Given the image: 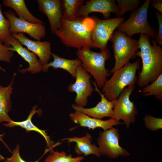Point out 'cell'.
<instances>
[{
    "label": "cell",
    "instance_id": "6da1fadb",
    "mask_svg": "<svg viewBox=\"0 0 162 162\" xmlns=\"http://www.w3.org/2000/svg\"><path fill=\"white\" fill-rule=\"evenodd\" d=\"M94 23L92 17H77L70 21L62 16L60 26L55 34L67 47L90 49L92 47L91 36Z\"/></svg>",
    "mask_w": 162,
    "mask_h": 162
},
{
    "label": "cell",
    "instance_id": "7a4b0ae2",
    "mask_svg": "<svg viewBox=\"0 0 162 162\" xmlns=\"http://www.w3.org/2000/svg\"><path fill=\"white\" fill-rule=\"evenodd\" d=\"M76 55L83 69L94 77L98 87L102 88L111 74L105 67V62L111 57L109 49L99 52L83 47L77 50Z\"/></svg>",
    "mask_w": 162,
    "mask_h": 162
},
{
    "label": "cell",
    "instance_id": "3957f363",
    "mask_svg": "<svg viewBox=\"0 0 162 162\" xmlns=\"http://www.w3.org/2000/svg\"><path fill=\"white\" fill-rule=\"evenodd\" d=\"M140 68V60L138 59L116 71L105 82L102 88V94L109 100L116 99L125 88L135 84L137 80L136 73Z\"/></svg>",
    "mask_w": 162,
    "mask_h": 162
},
{
    "label": "cell",
    "instance_id": "277c9868",
    "mask_svg": "<svg viewBox=\"0 0 162 162\" xmlns=\"http://www.w3.org/2000/svg\"><path fill=\"white\" fill-rule=\"evenodd\" d=\"M152 50L143 53L137 51L136 54L142 62V69L137 81L138 86L141 88L152 82L162 74V48L155 40H152Z\"/></svg>",
    "mask_w": 162,
    "mask_h": 162
},
{
    "label": "cell",
    "instance_id": "5b68a950",
    "mask_svg": "<svg viewBox=\"0 0 162 162\" xmlns=\"http://www.w3.org/2000/svg\"><path fill=\"white\" fill-rule=\"evenodd\" d=\"M115 60L114 65L109 72L113 73L135 58L139 49L138 40L128 37L119 31H115L110 40Z\"/></svg>",
    "mask_w": 162,
    "mask_h": 162
},
{
    "label": "cell",
    "instance_id": "8992f818",
    "mask_svg": "<svg viewBox=\"0 0 162 162\" xmlns=\"http://www.w3.org/2000/svg\"><path fill=\"white\" fill-rule=\"evenodd\" d=\"M150 0H146L140 8L134 11L129 18L121 23L117 28L128 37L134 34H146L155 39L157 34L149 25L147 18V13Z\"/></svg>",
    "mask_w": 162,
    "mask_h": 162
},
{
    "label": "cell",
    "instance_id": "52a82bcc",
    "mask_svg": "<svg viewBox=\"0 0 162 162\" xmlns=\"http://www.w3.org/2000/svg\"><path fill=\"white\" fill-rule=\"evenodd\" d=\"M92 17L94 22L91 36L92 47L104 51L107 49V43L115 29L124 20L121 17L105 20L96 16Z\"/></svg>",
    "mask_w": 162,
    "mask_h": 162
},
{
    "label": "cell",
    "instance_id": "ba28073f",
    "mask_svg": "<svg viewBox=\"0 0 162 162\" xmlns=\"http://www.w3.org/2000/svg\"><path fill=\"white\" fill-rule=\"evenodd\" d=\"M135 84L129 85L121 92L114 101L113 118L117 121L123 120L127 128L134 124L138 113L134 103L130 100V96L135 88Z\"/></svg>",
    "mask_w": 162,
    "mask_h": 162
},
{
    "label": "cell",
    "instance_id": "9c48e42d",
    "mask_svg": "<svg viewBox=\"0 0 162 162\" xmlns=\"http://www.w3.org/2000/svg\"><path fill=\"white\" fill-rule=\"evenodd\" d=\"M97 140L101 155L114 159L130 155L127 151L119 145V134L117 128L112 127L100 132Z\"/></svg>",
    "mask_w": 162,
    "mask_h": 162
},
{
    "label": "cell",
    "instance_id": "30bf717a",
    "mask_svg": "<svg viewBox=\"0 0 162 162\" xmlns=\"http://www.w3.org/2000/svg\"><path fill=\"white\" fill-rule=\"evenodd\" d=\"M91 77L92 76L83 69L81 65L77 67L75 81L69 84L68 89L69 92L76 93L74 102L78 106H86L88 98L94 91L90 82Z\"/></svg>",
    "mask_w": 162,
    "mask_h": 162
},
{
    "label": "cell",
    "instance_id": "8fae6325",
    "mask_svg": "<svg viewBox=\"0 0 162 162\" xmlns=\"http://www.w3.org/2000/svg\"><path fill=\"white\" fill-rule=\"evenodd\" d=\"M4 14L10 22L9 32L11 34L26 33L37 41L44 38L46 34L44 24L33 23L21 20L11 10L4 11Z\"/></svg>",
    "mask_w": 162,
    "mask_h": 162
},
{
    "label": "cell",
    "instance_id": "7c38bea8",
    "mask_svg": "<svg viewBox=\"0 0 162 162\" xmlns=\"http://www.w3.org/2000/svg\"><path fill=\"white\" fill-rule=\"evenodd\" d=\"M116 1L114 0H90L80 7L76 17H86L94 12L101 14L105 19H109L111 13L116 14L117 17H120L119 9Z\"/></svg>",
    "mask_w": 162,
    "mask_h": 162
},
{
    "label": "cell",
    "instance_id": "4fadbf2b",
    "mask_svg": "<svg viewBox=\"0 0 162 162\" xmlns=\"http://www.w3.org/2000/svg\"><path fill=\"white\" fill-rule=\"evenodd\" d=\"M4 44L9 46V50L16 52L29 64L26 69L20 70V72L25 73L27 71L34 74L42 71V65L40 64L34 53L24 47L22 44L11 34L4 43Z\"/></svg>",
    "mask_w": 162,
    "mask_h": 162
},
{
    "label": "cell",
    "instance_id": "5bb4252c",
    "mask_svg": "<svg viewBox=\"0 0 162 162\" xmlns=\"http://www.w3.org/2000/svg\"><path fill=\"white\" fill-rule=\"evenodd\" d=\"M92 82L94 86V90L97 91L100 96L101 100L95 106L92 108H85L78 106L75 104L72 105V107L75 111L81 112L94 118L101 119L106 117L112 118L114 101L108 100L104 95L100 91L95 82Z\"/></svg>",
    "mask_w": 162,
    "mask_h": 162
},
{
    "label": "cell",
    "instance_id": "9a60e30c",
    "mask_svg": "<svg viewBox=\"0 0 162 162\" xmlns=\"http://www.w3.org/2000/svg\"><path fill=\"white\" fill-rule=\"evenodd\" d=\"M18 40L28 50L35 54L39 58V61L42 65L49 63L52 53L51 44L48 41H40L32 40L27 38L24 33H18L11 34Z\"/></svg>",
    "mask_w": 162,
    "mask_h": 162
},
{
    "label": "cell",
    "instance_id": "2e32d148",
    "mask_svg": "<svg viewBox=\"0 0 162 162\" xmlns=\"http://www.w3.org/2000/svg\"><path fill=\"white\" fill-rule=\"evenodd\" d=\"M39 11L49 20L51 32L55 34L60 27L62 17L61 0H38Z\"/></svg>",
    "mask_w": 162,
    "mask_h": 162
},
{
    "label": "cell",
    "instance_id": "e0dca14e",
    "mask_svg": "<svg viewBox=\"0 0 162 162\" xmlns=\"http://www.w3.org/2000/svg\"><path fill=\"white\" fill-rule=\"evenodd\" d=\"M71 120L80 126L91 129L93 130L99 128L104 130L109 129L114 126L123 124L124 123L117 121L113 118L106 120L94 118L81 112L75 111L69 114Z\"/></svg>",
    "mask_w": 162,
    "mask_h": 162
},
{
    "label": "cell",
    "instance_id": "ac0fdd59",
    "mask_svg": "<svg viewBox=\"0 0 162 162\" xmlns=\"http://www.w3.org/2000/svg\"><path fill=\"white\" fill-rule=\"evenodd\" d=\"M37 107V105H35L33 107L32 110L26 120L22 121L17 122L11 120L8 123L4 124V125L6 127L10 128L19 126L25 129L27 132L33 131L39 133L44 138L47 143V146L51 152L53 150L52 148L54 146V142L50 140V137L47 135L45 130H41L38 128L32 122L31 119L33 116L36 113H40L41 111V110L39 109L36 110Z\"/></svg>",
    "mask_w": 162,
    "mask_h": 162
},
{
    "label": "cell",
    "instance_id": "d6986e66",
    "mask_svg": "<svg viewBox=\"0 0 162 162\" xmlns=\"http://www.w3.org/2000/svg\"><path fill=\"white\" fill-rule=\"evenodd\" d=\"M91 135L87 133L85 136L81 137L74 136L64 138L62 140H66L69 143L75 142L76 144L74 150L76 153L79 155L83 154L84 156H87L92 154L100 157L101 154L99 149L91 144Z\"/></svg>",
    "mask_w": 162,
    "mask_h": 162
},
{
    "label": "cell",
    "instance_id": "ffe728a7",
    "mask_svg": "<svg viewBox=\"0 0 162 162\" xmlns=\"http://www.w3.org/2000/svg\"><path fill=\"white\" fill-rule=\"evenodd\" d=\"M52 56L53 58V61L42 65V71L44 72L47 71L48 68L50 67L55 69H62L67 71L75 79L76 68L82 64L80 59L78 58L69 59L62 58L54 53H52Z\"/></svg>",
    "mask_w": 162,
    "mask_h": 162
},
{
    "label": "cell",
    "instance_id": "44dd1931",
    "mask_svg": "<svg viewBox=\"0 0 162 162\" xmlns=\"http://www.w3.org/2000/svg\"><path fill=\"white\" fill-rule=\"evenodd\" d=\"M4 5L13 9L20 19L33 23H45L33 16L29 11L24 0H4Z\"/></svg>",
    "mask_w": 162,
    "mask_h": 162
},
{
    "label": "cell",
    "instance_id": "7402d4cb",
    "mask_svg": "<svg viewBox=\"0 0 162 162\" xmlns=\"http://www.w3.org/2000/svg\"><path fill=\"white\" fill-rule=\"evenodd\" d=\"M15 75L14 73L12 81L7 87H3L0 84V123L3 122H9L11 120L8 113L11 108L10 95Z\"/></svg>",
    "mask_w": 162,
    "mask_h": 162
},
{
    "label": "cell",
    "instance_id": "603a6c76",
    "mask_svg": "<svg viewBox=\"0 0 162 162\" xmlns=\"http://www.w3.org/2000/svg\"><path fill=\"white\" fill-rule=\"evenodd\" d=\"M84 2L83 0H61L63 17L68 21L74 20L79 9Z\"/></svg>",
    "mask_w": 162,
    "mask_h": 162
},
{
    "label": "cell",
    "instance_id": "cb8c5ba5",
    "mask_svg": "<svg viewBox=\"0 0 162 162\" xmlns=\"http://www.w3.org/2000/svg\"><path fill=\"white\" fill-rule=\"evenodd\" d=\"M146 97L154 96L158 100H162V74L150 84L140 91Z\"/></svg>",
    "mask_w": 162,
    "mask_h": 162
},
{
    "label": "cell",
    "instance_id": "d4e9b609",
    "mask_svg": "<svg viewBox=\"0 0 162 162\" xmlns=\"http://www.w3.org/2000/svg\"><path fill=\"white\" fill-rule=\"evenodd\" d=\"M51 152L46 158L44 162H81L84 159L83 156L74 158L71 154L67 155L64 151L59 152L52 150Z\"/></svg>",
    "mask_w": 162,
    "mask_h": 162
},
{
    "label": "cell",
    "instance_id": "484cf974",
    "mask_svg": "<svg viewBox=\"0 0 162 162\" xmlns=\"http://www.w3.org/2000/svg\"><path fill=\"white\" fill-rule=\"evenodd\" d=\"M119 9L120 17L128 12L134 11L140 3V0H117Z\"/></svg>",
    "mask_w": 162,
    "mask_h": 162
},
{
    "label": "cell",
    "instance_id": "4316f807",
    "mask_svg": "<svg viewBox=\"0 0 162 162\" xmlns=\"http://www.w3.org/2000/svg\"><path fill=\"white\" fill-rule=\"evenodd\" d=\"M10 22L4 16L0 4V39L4 43L11 34L9 32Z\"/></svg>",
    "mask_w": 162,
    "mask_h": 162
},
{
    "label": "cell",
    "instance_id": "83f0119b",
    "mask_svg": "<svg viewBox=\"0 0 162 162\" xmlns=\"http://www.w3.org/2000/svg\"><path fill=\"white\" fill-rule=\"evenodd\" d=\"M143 121L146 127L152 131H155L162 128V118L147 115L144 116Z\"/></svg>",
    "mask_w": 162,
    "mask_h": 162
},
{
    "label": "cell",
    "instance_id": "f1b7e54d",
    "mask_svg": "<svg viewBox=\"0 0 162 162\" xmlns=\"http://www.w3.org/2000/svg\"><path fill=\"white\" fill-rule=\"evenodd\" d=\"M3 42L0 39V62L3 61L10 62L11 59L14 55V52L9 50V46L2 44ZM0 69L4 72L5 70L0 66Z\"/></svg>",
    "mask_w": 162,
    "mask_h": 162
},
{
    "label": "cell",
    "instance_id": "f546056e",
    "mask_svg": "<svg viewBox=\"0 0 162 162\" xmlns=\"http://www.w3.org/2000/svg\"><path fill=\"white\" fill-rule=\"evenodd\" d=\"M20 148L19 145H17L15 148L13 150L12 154L9 158L6 159L4 162H38L39 160L34 162H27L23 160L21 157L20 154Z\"/></svg>",
    "mask_w": 162,
    "mask_h": 162
},
{
    "label": "cell",
    "instance_id": "4dcf8cb0",
    "mask_svg": "<svg viewBox=\"0 0 162 162\" xmlns=\"http://www.w3.org/2000/svg\"><path fill=\"white\" fill-rule=\"evenodd\" d=\"M156 14L158 24V32L155 38L156 41L160 46L162 45V15L158 11H156Z\"/></svg>",
    "mask_w": 162,
    "mask_h": 162
},
{
    "label": "cell",
    "instance_id": "1f68e13d",
    "mask_svg": "<svg viewBox=\"0 0 162 162\" xmlns=\"http://www.w3.org/2000/svg\"><path fill=\"white\" fill-rule=\"evenodd\" d=\"M151 2H152L151 7L162 14V0H154L151 1Z\"/></svg>",
    "mask_w": 162,
    "mask_h": 162
},
{
    "label": "cell",
    "instance_id": "d6a6232c",
    "mask_svg": "<svg viewBox=\"0 0 162 162\" xmlns=\"http://www.w3.org/2000/svg\"><path fill=\"white\" fill-rule=\"evenodd\" d=\"M3 135V134H0V140H1L2 142H3L4 143V142H3L2 138V136Z\"/></svg>",
    "mask_w": 162,
    "mask_h": 162
}]
</instances>
